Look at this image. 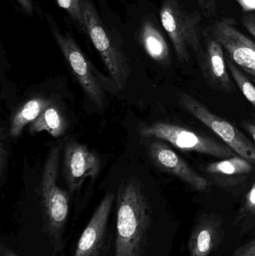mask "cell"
Returning <instances> with one entry per match:
<instances>
[{
    "label": "cell",
    "instance_id": "obj_8",
    "mask_svg": "<svg viewBox=\"0 0 255 256\" xmlns=\"http://www.w3.org/2000/svg\"><path fill=\"white\" fill-rule=\"evenodd\" d=\"M208 32L227 51L232 61L255 75V43L238 30L232 18L215 21L210 26Z\"/></svg>",
    "mask_w": 255,
    "mask_h": 256
},
{
    "label": "cell",
    "instance_id": "obj_25",
    "mask_svg": "<svg viewBox=\"0 0 255 256\" xmlns=\"http://www.w3.org/2000/svg\"><path fill=\"white\" fill-rule=\"evenodd\" d=\"M245 12H255V0H236Z\"/></svg>",
    "mask_w": 255,
    "mask_h": 256
},
{
    "label": "cell",
    "instance_id": "obj_2",
    "mask_svg": "<svg viewBox=\"0 0 255 256\" xmlns=\"http://www.w3.org/2000/svg\"><path fill=\"white\" fill-rule=\"evenodd\" d=\"M88 34L101 56L112 80L118 90L125 86L130 74L127 54L112 30L102 20L91 0H81Z\"/></svg>",
    "mask_w": 255,
    "mask_h": 256
},
{
    "label": "cell",
    "instance_id": "obj_22",
    "mask_svg": "<svg viewBox=\"0 0 255 256\" xmlns=\"http://www.w3.org/2000/svg\"><path fill=\"white\" fill-rule=\"evenodd\" d=\"M232 256H255V237L237 249Z\"/></svg>",
    "mask_w": 255,
    "mask_h": 256
},
{
    "label": "cell",
    "instance_id": "obj_14",
    "mask_svg": "<svg viewBox=\"0 0 255 256\" xmlns=\"http://www.w3.org/2000/svg\"><path fill=\"white\" fill-rule=\"evenodd\" d=\"M204 62L213 81L224 90H230L232 82L226 66L223 48L214 39L208 40L204 55Z\"/></svg>",
    "mask_w": 255,
    "mask_h": 256
},
{
    "label": "cell",
    "instance_id": "obj_20",
    "mask_svg": "<svg viewBox=\"0 0 255 256\" xmlns=\"http://www.w3.org/2000/svg\"><path fill=\"white\" fill-rule=\"evenodd\" d=\"M228 68L230 70L232 76L238 85L240 90L242 92L247 100L253 104L255 108V86L250 82V80L243 74L242 72L228 58Z\"/></svg>",
    "mask_w": 255,
    "mask_h": 256
},
{
    "label": "cell",
    "instance_id": "obj_3",
    "mask_svg": "<svg viewBox=\"0 0 255 256\" xmlns=\"http://www.w3.org/2000/svg\"><path fill=\"white\" fill-rule=\"evenodd\" d=\"M160 16L178 60L187 62L190 60V51L199 52L202 49L200 14L187 10L180 0H163Z\"/></svg>",
    "mask_w": 255,
    "mask_h": 256
},
{
    "label": "cell",
    "instance_id": "obj_17",
    "mask_svg": "<svg viewBox=\"0 0 255 256\" xmlns=\"http://www.w3.org/2000/svg\"><path fill=\"white\" fill-rule=\"evenodd\" d=\"M253 170L252 162L238 155L218 162H212L207 167L206 171L211 174L238 176L248 174Z\"/></svg>",
    "mask_w": 255,
    "mask_h": 256
},
{
    "label": "cell",
    "instance_id": "obj_5",
    "mask_svg": "<svg viewBox=\"0 0 255 256\" xmlns=\"http://www.w3.org/2000/svg\"><path fill=\"white\" fill-rule=\"evenodd\" d=\"M59 146L51 148L43 168L41 182L42 200L48 230L52 238L59 240L69 212L67 192L58 185Z\"/></svg>",
    "mask_w": 255,
    "mask_h": 256
},
{
    "label": "cell",
    "instance_id": "obj_13",
    "mask_svg": "<svg viewBox=\"0 0 255 256\" xmlns=\"http://www.w3.org/2000/svg\"><path fill=\"white\" fill-rule=\"evenodd\" d=\"M138 39L146 54L157 63L166 66L170 62L167 42L151 16H145L138 28Z\"/></svg>",
    "mask_w": 255,
    "mask_h": 256
},
{
    "label": "cell",
    "instance_id": "obj_27",
    "mask_svg": "<svg viewBox=\"0 0 255 256\" xmlns=\"http://www.w3.org/2000/svg\"><path fill=\"white\" fill-rule=\"evenodd\" d=\"M0 256H19L17 254H15L13 251L11 250L8 249L6 248L4 245H1V248H0Z\"/></svg>",
    "mask_w": 255,
    "mask_h": 256
},
{
    "label": "cell",
    "instance_id": "obj_19",
    "mask_svg": "<svg viewBox=\"0 0 255 256\" xmlns=\"http://www.w3.org/2000/svg\"><path fill=\"white\" fill-rule=\"evenodd\" d=\"M58 6L64 9L80 32L85 34V22L81 0H56Z\"/></svg>",
    "mask_w": 255,
    "mask_h": 256
},
{
    "label": "cell",
    "instance_id": "obj_18",
    "mask_svg": "<svg viewBox=\"0 0 255 256\" xmlns=\"http://www.w3.org/2000/svg\"><path fill=\"white\" fill-rule=\"evenodd\" d=\"M237 221L238 226L243 232L248 231L255 227V182L247 194Z\"/></svg>",
    "mask_w": 255,
    "mask_h": 256
},
{
    "label": "cell",
    "instance_id": "obj_7",
    "mask_svg": "<svg viewBox=\"0 0 255 256\" xmlns=\"http://www.w3.org/2000/svg\"><path fill=\"white\" fill-rule=\"evenodd\" d=\"M179 102L185 110L214 131L234 152L247 160L255 162V146L238 128L213 114L203 104L190 94H180Z\"/></svg>",
    "mask_w": 255,
    "mask_h": 256
},
{
    "label": "cell",
    "instance_id": "obj_15",
    "mask_svg": "<svg viewBox=\"0 0 255 256\" xmlns=\"http://www.w3.org/2000/svg\"><path fill=\"white\" fill-rule=\"evenodd\" d=\"M51 104L50 100L42 97L34 98L25 102L12 117L9 135L13 138L19 136L23 128L37 120Z\"/></svg>",
    "mask_w": 255,
    "mask_h": 256
},
{
    "label": "cell",
    "instance_id": "obj_6",
    "mask_svg": "<svg viewBox=\"0 0 255 256\" xmlns=\"http://www.w3.org/2000/svg\"><path fill=\"white\" fill-rule=\"evenodd\" d=\"M139 134L146 138L169 142L184 152H197L225 159L235 155V152L227 144L177 124L156 122L144 126L141 128Z\"/></svg>",
    "mask_w": 255,
    "mask_h": 256
},
{
    "label": "cell",
    "instance_id": "obj_28",
    "mask_svg": "<svg viewBox=\"0 0 255 256\" xmlns=\"http://www.w3.org/2000/svg\"><path fill=\"white\" fill-rule=\"evenodd\" d=\"M247 130L250 132V135L253 137V140L255 142V124H248L247 126Z\"/></svg>",
    "mask_w": 255,
    "mask_h": 256
},
{
    "label": "cell",
    "instance_id": "obj_16",
    "mask_svg": "<svg viewBox=\"0 0 255 256\" xmlns=\"http://www.w3.org/2000/svg\"><path fill=\"white\" fill-rule=\"evenodd\" d=\"M67 128V123L64 116L58 106L52 103L37 120L29 124L28 131L31 134L46 131L52 136L59 137L64 135Z\"/></svg>",
    "mask_w": 255,
    "mask_h": 256
},
{
    "label": "cell",
    "instance_id": "obj_23",
    "mask_svg": "<svg viewBox=\"0 0 255 256\" xmlns=\"http://www.w3.org/2000/svg\"><path fill=\"white\" fill-rule=\"evenodd\" d=\"M242 22L244 26L255 38V12H250L243 16Z\"/></svg>",
    "mask_w": 255,
    "mask_h": 256
},
{
    "label": "cell",
    "instance_id": "obj_1",
    "mask_svg": "<svg viewBox=\"0 0 255 256\" xmlns=\"http://www.w3.org/2000/svg\"><path fill=\"white\" fill-rule=\"evenodd\" d=\"M151 224V206L135 178L121 182L117 194L116 239L114 256H142Z\"/></svg>",
    "mask_w": 255,
    "mask_h": 256
},
{
    "label": "cell",
    "instance_id": "obj_24",
    "mask_svg": "<svg viewBox=\"0 0 255 256\" xmlns=\"http://www.w3.org/2000/svg\"><path fill=\"white\" fill-rule=\"evenodd\" d=\"M204 13L206 15H211L214 13L215 4L213 0H196Z\"/></svg>",
    "mask_w": 255,
    "mask_h": 256
},
{
    "label": "cell",
    "instance_id": "obj_26",
    "mask_svg": "<svg viewBox=\"0 0 255 256\" xmlns=\"http://www.w3.org/2000/svg\"><path fill=\"white\" fill-rule=\"evenodd\" d=\"M16 2L19 3L24 12L28 15H32L33 14V3L31 0H15Z\"/></svg>",
    "mask_w": 255,
    "mask_h": 256
},
{
    "label": "cell",
    "instance_id": "obj_9",
    "mask_svg": "<svg viewBox=\"0 0 255 256\" xmlns=\"http://www.w3.org/2000/svg\"><path fill=\"white\" fill-rule=\"evenodd\" d=\"M101 162L97 154L85 144L67 140L64 144L63 170L69 190L80 188L85 179L95 178L100 172Z\"/></svg>",
    "mask_w": 255,
    "mask_h": 256
},
{
    "label": "cell",
    "instance_id": "obj_12",
    "mask_svg": "<svg viewBox=\"0 0 255 256\" xmlns=\"http://www.w3.org/2000/svg\"><path fill=\"white\" fill-rule=\"evenodd\" d=\"M223 222L212 214L201 216L188 242L190 256H209L223 240Z\"/></svg>",
    "mask_w": 255,
    "mask_h": 256
},
{
    "label": "cell",
    "instance_id": "obj_4",
    "mask_svg": "<svg viewBox=\"0 0 255 256\" xmlns=\"http://www.w3.org/2000/svg\"><path fill=\"white\" fill-rule=\"evenodd\" d=\"M46 16L52 36L82 90L94 104L103 109L106 86L101 75L82 52L73 36L61 31L52 16L46 14Z\"/></svg>",
    "mask_w": 255,
    "mask_h": 256
},
{
    "label": "cell",
    "instance_id": "obj_21",
    "mask_svg": "<svg viewBox=\"0 0 255 256\" xmlns=\"http://www.w3.org/2000/svg\"><path fill=\"white\" fill-rule=\"evenodd\" d=\"M7 134L4 128H1L0 136V178L1 184L4 182V178L7 174V166H8V146L7 141Z\"/></svg>",
    "mask_w": 255,
    "mask_h": 256
},
{
    "label": "cell",
    "instance_id": "obj_11",
    "mask_svg": "<svg viewBox=\"0 0 255 256\" xmlns=\"http://www.w3.org/2000/svg\"><path fill=\"white\" fill-rule=\"evenodd\" d=\"M115 195L108 192L84 230L73 256H98L107 230L108 220Z\"/></svg>",
    "mask_w": 255,
    "mask_h": 256
},
{
    "label": "cell",
    "instance_id": "obj_10",
    "mask_svg": "<svg viewBox=\"0 0 255 256\" xmlns=\"http://www.w3.org/2000/svg\"><path fill=\"white\" fill-rule=\"evenodd\" d=\"M148 154L150 159L160 170L178 178L199 192L209 190V182L192 168L168 144L160 141L152 142L148 146Z\"/></svg>",
    "mask_w": 255,
    "mask_h": 256
}]
</instances>
